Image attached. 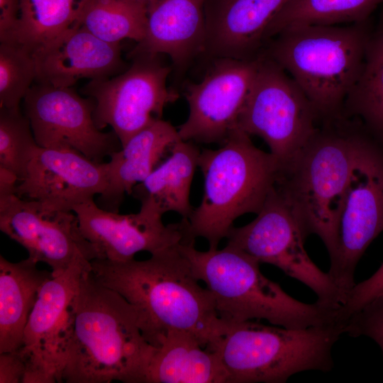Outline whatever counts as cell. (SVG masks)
<instances>
[{
    "mask_svg": "<svg viewBox=\"0 0 383 383\" xmlns=\"http://www.w3.org/2000/svg\"><path fill=\"white\" fill-rule=\"evenodd\" d=\"M261 59V53L247 60L217 57L200 82L187 87L189 113L177 129L182 140L221 145L238 128Z\"/></svg>",
    "mask_w": 383,
    "mask_h": 383,
    "instance_id": "obj_15",
    "label": "cell"
},
{
    "mask_svg": "<svg viewBox=\"0 0 383 383\" xmlns=\"http://www.w3.org/2000/svg\"><path fill=\"white\" fill-rule=\"evenodd\" d=\"M343 332L352 337L371 338L383 354V294L352 314L343 324Z\"/></svg>",
    "mask_w": 383,
    "mask_h": 383,
    "instance_id": "obj_31",
    "label": "cell"
},
{
    "mask_svg": "<svg viewBox=\"0 0 383 383\" xmlns=\"http://www.w3.org/2000/svg\"><path fill=\"white\" fill-rule=\"evenodd\" d=\"M108 184L106 162L67 148L39 147L16 194L51 209L73 211L100 195Z\"/></svg>",
    "mask_w": 383,
    "mask_h": 383,
    "instance_id": "obj_17",
    "label": "cell"
},
{
    "mask_svg": "<svg viewBox=\"0 0 383 383\" xmlns=\"http://www.w3.org/2000/svg\"><path fill=\"white\" fill-rule=\"evenodd\" d=\"M372 32L370 18L345 26L294 27L272 38L262 52L293 78L322 121L343 114Z\"/></svg>",
    "mask_w": 383,
    "mask_h": 383,
    "instance_id": "obj_6",
    "label": "cell"
},
{
    "mask_svg": "<svg viewBox=\"0 0 383 383\" xmlns=\"http://www.w3.org/2000/svg\"><path fill=\"white\" fill-rule=\"evenodd\" d=\"M256 76L240 111L238 128L262 138L280 174L295 162L321 120L293 78L262 52Z\"/></svg>",
    "mask_w": 383,
    "mask_h": 383,
    "instance_id": "obj_8",
    "label": "cell"
},
{
    "mask_svg": "<svg viewBox=\"0 0 383 383\" xmlns=\"http://www.w3.org/2000/svg\"><path fill=\"white\" fill-rule=\"evenodd\" d=\"M205 1L152 0L147 8L145 36L130 57L166 54L177 67H184L206 51Z\"/></svg>",
    "mask_w": 383,
    "mask_h": 383,
    "instance_id": "obj_20",
    "label": "cell"
},
{
    "mask_svg": "<svg viewBox=\"0 0 383 383\" xmlns=\"http://www.w3.org/2000/svg\"><path fill=\"white\" fill-rule=\"evenodd\" d=\"M158 55H138L126 71L112 77L90 80L82 93L95 101L93 118L102 130L109 126L121 145L156 120L164 108L179 98L167 87L170 67Z\"/></svg>",
    "mask_w": 383,
    "mask_h": 383,
    "instance_id": "obj_11",
    "label": "cell"
},
{
    "mask_svg": "<svg viewBox=\"0 0 383 383\" xmlns=\"http://www.w3.org/2000/svg\"><path fill=\"white\" fill-rule=\"evenodd\" d=\"M382 231L383 143L370 134L352 170L339 219L337 252L328 271L343 304L355 284L360 257Z\"/></svg>",
    "mask_w": 383,
    "mask_h": 383,
    "instance_id": "obj_10",
    "label": "cell"
},
{
    "mask_svg": "<svg viewBox=\"0 0 383 383\" xmlns=\"http://www.w3.org/2000/svg\"><path fill=\"white\" fill-rule=\"evenodd\" d=\"M155 348L144 337L134 307L91 270L84 272L62 382L145 383Z\"/></svg>",
    "mask_w": 383,
    "mask_h": 383,
    "instance_id": "obj_2",
    "label": "cell"
},
{
    "mask_svg": "<svg viewBox=\"0 0 383 383\" xmlns=\"http://www.w3.org/2000/svg\"><path fill=\"white\" fill-rule=\"evenodd\" d=\"M26 370L18 348L0 353V383H23Z\"/></svg>",
    "mask_w": 383,
    "mask_h": 383,
    "instance_id": "obj_33",
    "label": "cell"
},
{
    "mask_svg": "<svg viewBox=\"0 0 383 383\" xmlns=\"http://www.w3.org/2000/svg\"><path fill=\"white\" fill-rule=\"evenodd\" d=\"M226 239V245L245 252L260 263L274 265L306 285L321 306L338 311L343 305L340 291L329 273L319 269L307 254L306 238L276 186L257 217L243 226H233Z\"/></svg>",
    "mask_w": 383,
    "mask_h": 383,
    "instance_id": "obj_9",
    "label": "cell"
},
{
    "mask_svg": "<svg viewBox=\"0 0 383 383\" xmlns=\"http://www.w3.org/2000/svg\"><path fill=\"white\" fill-rule=\"evenodd\" d=\"M148 8L152 0H121Z\"/></svg>",
    "mask_w": 383,
    "mask_h": 383,
    "instance_id": "obj_35",
    "label": "cell"
},
{
    "mask_svg": "<svg viewBox=\"0 0 383 383\" xmlns=\"http://www.w3.org/2000/svg\"><path fill=\"white\" fill-rule=\"evenodd\" d=\"M179 244L145 260L95 259L91 272L134 307L143 334L152 345L159 346L175 330L194 334L206 348L221 335L223 323L211 292L200 285Z\"/></svg>",
    "mask_w": 383,
    "mask_h": 383,
    "instance_id": "obj_1",
    "label": "cell"
},
{
    "mask_svg": "<svg viewBox=\"0 0 383 383\" xmlns=\"http://www.w3.org/2000/svg\"><path fill=\"white\" fill-rule=\"evenodd\" d=\"M95 106L92 98H83L71 87L38 82L23 99V113L39 147L73 149L104 162L122 145L113 131L103 132L96 127Z\"/></svg>",
    "mask_w": 383,
    "mask_h": 383,
    "instance_id": "obj_14",
    "label": "cell"
},
{
    "mask_svg": "<svg viewBox=\"0 0 383 383\" xmlns=\"http://www.w3.org/2000/svg\"><path fill=\"white\" fill-rule=\"evenodd\" d=\"M182 140L170 122L158 119L133 135L106 162L108 184L97 205L118 212L126 194L143 182L161 164L172 146Z\"/></svg>",
    "mask_w": 383,
    "mask_h": 383,
    "instance_id": "obj_21",
    "label": "cell"
},
{
    "mask_svg": "<svg viewBox=\"0 0 383 383\" xmlns=\"http://www.w3.org/2000/svg\"><path fill=\"white\" fill-rule=\"evenodd\" d=\"M36 77L33 52L16 42L0 41V108L19 109Z\"/></svg>",
    "mask_w": 383,
    "mask_h": 383,
    "instance_id": "obj_30",
    "label": "cell"
},
{
    "mask_svg": "<svg viewBox=\"0 0 383 383\" xmlns=\"http://www.w3.org/2000/svg\"><path fill=\"white\" fill-rule=\"evenodd\" d=\"M78 26L109 43L124 39L138 43L145 36L147 8L121 0H90Z\"/></svg>",
    "mask_w": 383,
    "mask_h": 383,
    "instance_id": "obj_28",
    "label": "cell"
},
{
    "mask_svg": "<svg viewBox=\"0 0 383 383\" xmlns=\"http://www.w3.org/2000/svg\"><path fill=\"white\" fill-rule=\"evenodd\" d=\"M145 383H229V375L216 352L194 334L174 330L155 347Z\"/></svg>",
    "mask_w": 383,
    "mask_h": 383,
    "instance_id": "obj_22",
    "label": "cell"
},
{
    "mask_svg": "<svg viewBox=\"0 0 383 383\" xmlns=\"http://www.w3.org/2000/svg\"><path fill=\"white\" fill-rule=\"evenodd\" d=\"M220 145L201 150L204 195L189 218H182L184 240L203 238L209 249L218 248L236 218L260 212L280 174L274 156L257 148L238 128Z\"/></svg>",
    "mask_w": 383,
    "mask_h": 383,
    "instance_id": "obj_5",
    "label": "cell"
},
{
    "mask_svg": "<svg viewBox=\"0 0 383 383\" xmlns=\"http://www.w3.org/2000/svg\"><path fill=\"white\" fill-rule=\"evenodd\" d=\"M195 241L179 248L211 292L220 319L226 323L265 320L272 325L302 329L336 321V311L306 304L288 294L266 277L260 262L233 247L200 251Z\"/></svg>",
    "mask_w": 383,
    "mask_h": 383,
    "instance_id": "obj_4",
    "label": "cell"
},
{
    "mask_svg": "<svg viewBox=\"0 0 383 383\" xmlns=\"http://www.w3.org/2000/svg\"><path fill=\"white\" fill-rule=\"evenodd\" d=\"M140 203V211L131 214L103 209L94 199L74 208L81 231L97 250L99 259L126 262L138 252L153 254L184 240L182 220L165 225L151 201Z\"/></svg>",
    "mask_w": 383,
    "mask_h": 383,
    "instance_id": "obj_16",
    "label": "cell"
},
{
    "mask_svg": "<svg viewBox=\"0 0 383 383\" xmlns=\"http://www.w3.org/2000/svg\"><path fill=\"white\" fill-rule=\"evenodd\" d=\"M120 43L105 42L81 26H73L33 51L35 82L72 87L82 79L113 77L124 70Z\"/></svg>",
    "mask_w": 383,
    "mask_h": 383,
    "instance_id": "obj_18",
    "label": "cell"
},
{
    "mask_svg": "<svg viewBox=\"0 0 383 383\" xmlns=\"http://www.w3.org/2000/svg\"><path fill=\"white\" fill-rule=\"evenodd\" d=\"M21 0H0V41H9L18 24Z\"/></svg>",
    "mask_w": 383,
    "mask_h": 383,
    "instance_id": "obj_34",
    "label": "cell"
},
{
    "mask_svg": "<svg viewBox=\"0 0 383 383\" xmlns=\"http://www.w3.org/2000/svg\"><path fill=\"white\" fill-rule=\"evenodd\" d=\"M344 333L338 322L292 329L255 321L226 323L206 348L218 353L229 383H284L307 370L329 372L332 348Z\"/></svg>",
    "mask_w": 383,
    "mask_h": 383,
    "instance_id": "obj_7",
    "label": "cell"
},
{
    "mask_svg": "<svg viewBox=\"0 0 383 383\" xmlns=\"http://www.w3.org/2000/svg\"><path fill=\"white\" fill-rule=\"evenodd\" d=\"M38 148L30 121L21 109L0 108V168L20 182Z\"/></svg>",
    "mask_w": 383,
    "mask_h": 383,
    "instance_id": "obj_29",
    "label": "cell"
},
{
    "mask_svg": "<svg viewBox=\"0 0 383 383\" xmlns=\"http://www.w3.org/2000/svg\"><path fill=\"white\" fill-rule=\"evenodd\" d=\"M0 229L28 251V258L49 265L52 277L75 265L91 268L100 257L73 211L51 209L16 194L0 196Z\"/></svg>",
    "mask_w": 383,
    "mask_h": 383,
    "instance_id": "obj_12",
    "label": "cell"
},
{
    "mask_svg": "<svg viewBox=\"0 0 383 383\" xmlns=\"http://www.w3.org/2000/svg\"><path fill=\"white\" fill-rule=\"evenodd\" d=\"M90 0H21L17 29L9 41L32 52L66 30L78 26Z\"/></svg>",
    "mask_w": 383,
    "mask_h": 383,
    "instance_id": "obj_26",
    "label": "cell"
},
{
    "mask_svg": "<svg viewBox=\"0 0 383 383\" xmlns=\"http://www.w3.org/2000/svg\"><path fill=\"white\" fill-rule=\"evenodd\" d=\"M27 258L18 262L0 255V353L21 347L25 327L51 272Z\"/></svg>",
    "mask_w": 383,
    "mask_h": 383,
    "instance_id": "obj_23",
    "label": "cell"
},
{
    "mask_svg": "<svg viewBox=\"0 0 383 383\" xmlns=\"http://www.w3.org/2000/svg\"><path fill=\"white\" fill-rule=\"evenodd\" d=\"M75 265L42 287L18 348L26 363L23 383L62 382L71 340L75 299L82 274Z\"/></svg>",
    "mask_w": 383,
    "mask_h": 383,
    "instance_id": "obj_13",
    "label": "cell"
},
{
    "mask_svg": "<svg viewBox=\"0 0 383 383\" xmlns=\"http://www.w3.org/2000/svg\"><path fill=\"white\" fill-rule=\"evenodd\" d=\"M382 4L383 0H290L268 27L265 40L294 27L361 22Z\"/></svg>",
    "mask_w": 383,
    "mask_h": 383,
    "instance_id": "obj_27",
    "label": "cell"
},
{
    "mask_svg": "<svg viewBox=\"0 0 383 383\" xmlns=\"http://www.w3.org/2000/svg\"><path fill=\"white\" fill-rule=\"evenodd\" d=\"M343 115L359 119L383 143V17L370 35L362 70L344 101Z\"/></svg>",
    "mask_w": 383,
    "mask_h": 383,
    "instance_id": "obj_25",
    "label": "cell"
},
{
    "mask_svg": "<svg viewBox=\"0 0 383 383\" xmlns=\"http://www.w3.org/2000/svg\"><path fill=\"white\" fill-rule=\"evenodd\" d=\"M290 0H206V52L247 60L258 56L272 21Z\"/></svg>",
    "mask_w": 383,
    "mask_h": 383,
    "instance_id": "obj_19",
    "label": "cell"
},
{
    "mask_svg": "<svg viewBox=\"0 0 383 383\" xmlns=\"http://www.w3.org/2000/svg\"><path fill=\"white\" fill-rule=\"evenodd\" d=\"M200 152L194 142L177 141L167 158L133 187L131 195L140 202L151 201L162 215L174 211L188 219L194 209L189 194Z\"/></svg>",
    "mask_w": 383,
    "mask_h": 383,
    "instance_id": "obj_24",
    "label": "cell"
},
{
    "mask_svg": "<svg viewBox=\"0 0 383 383\" xmlns=\"http://www.w3.org/2000/svg\"><path fill=\"white\" fill-rule=\"evenodd\" d=\"M382 294H383V262L371 277L354 285L344 304L338 310L337 321L343 324L352 314Z\"/></svg>",
    "mask_w": 383,
    "mask_h": 383,
    "instance_id": "obj_32",
    "label": "cell"
},
{
    "mask_svg": "<svg viewBox=\"0 0 383 383\" xmlns=\"http://www.w3.org/2000/svg\"><path fill=\"white\" fill-rule=\"evenodd\" d=\"M322 121L298 159L279 174L276 188L304 237L317 235L331 261L337 252L339 219L352 170L370 133L359 119L344 115Z\"/></svg>",
    "mask_w": 383,
    "mask_h": 383,
    "instance_id": "obj_3",
    "label": "cell"
}]
</instances>
